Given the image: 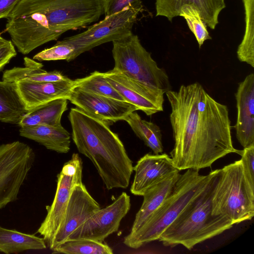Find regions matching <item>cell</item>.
Wrapping results in <instances>:
<instances>
[{
    "label": "cell",
    "mask_w": 254,
    "mask_h": 254,
    "mask_svg": "<svg viewBox=\"0 0 254 254\" xmlns=\"http://www.w3.org/2000/svg\"><path fill=\"white\" fill-rule=\"evenodd\" d=\"M171 108L174 145L170 152L178 170L211 167L228 154L241 155L233 145L227 106L214 100L198 82L182 85L165 93Z\"/></svg>",
    "instance_id": "cell-1"
},
{
    "label": "cell",
    "mask_w": 254,
    "mask_h": 254,
    "mask_svg": "<svg viewBox=\"0 0 254 254\" xmlns=\"http://www.w3.org/2000/svg\"><path fill=\"white\" fill-rule=\"evenodd\" d=\"M103 14L102 0H19L5 31L23 55L69 30L86 27Z\"/></svg>",
    "instance_id": "cell-2"
},
{
    "label": "cell",
    "mask_w": 254,
    "mask_h": 254,
    "mask_svg": "<svg viewBox=\"0 0 254 254\" xmlns=\"http://www.w3.org/2000/svg\"><path fill=\"white\" fill-rule=\"evenodd\" d=\"M68 118L78 152L90 160L106 188H127L133 166L118 135L108 124L76 107L70 109Z\"/></svg>",
    "instance_id": "cell-3"
},
{
    "label": "cell",
    "mask_w": 254,
    "mask_h": 254,
    "mask_svg": "<svg viewBox=\"0 0 254 254\" xmlns=\"http://www.w3.org/2000/svg\"><path fill=\"white\" fill-rule=\"evenodd\" d=\"M203 191L194 198L162 233L158 240L166 247L182 245L188 250L231 228L226 216L212 213V196L218 169Z\"/></svg>",
    "instance_id": "cell-4"
},
{
    "label": "cell",
    "mask_w": 254,
    "mask_h": 254,
    "mask_svg": "<svg viewBox=\"0 0 254 254\" xmlns=\"http://www.w3.org/2000/svg\"><path fill=\"white\" fill-rule=\"evenodd\" d=\"M213 172L202 175L197 170L187 169L181 174L172 192L160 206L138 229L125 237V245L136 249L158 240L187 205L203 191Z\"/></svg>",
    "instance_id": "cell-5"
},
{
    "label": "cell",
    "mask_w": 254,
    "mask_h": 254,
    "mask_svg": "<svg viewBox=\"0 0 254 254\" xmlns=\"http://www.w3.org/2000/svg\"><path fill=\"white\" fill-rule=\"evenodd\" d=\"M212 213L228 217L234 224L254 216V187L246 178L240 160L218 169L212 196Z\"/></svg>",
    "instance_id": "cell-6"
},
{
    "label": "cell",
    "mask_w": 254,
    "mask_h": 254,
    "mask_svg": "<svg viewBox=\"0 0 254 254\" xmlns=\"http://www.w3.org/2000/svg\"><path fill=\"white\" fill-rule=\"evenodd\" d=\"M112 42L114 69L135 80L159 88L165 93L171 90L167 73L158 66L136 35L132 33Z\"/></svg>",
    "instance_id": "cell-7"
},
{
    "label": "cell",
    "mask_w": 254,
    "mask_h": 254,
    "mask_svg": "<svg viewBox=\"0 0 254 254\" xmlns=\"http://www.w3.org/2000/svg\"><path fill=\"white\" fill-rule=\"evenodd\" d=\"M142 7L141 1L139 0L120 12L105 17L84 32L64 38L62 42L70 44L75 49L68 62L96 46L132 33L133 26Z\"/></svg>",
    "instance_id": "cell-8"
},
{
    "label": "cell",
    "mask_w": 254,
    "mask_h": 254,
    "mask_svg": "<svg viewBox=\"0 0 254 254\" xmlns=\"http://www.w3.org/2000/svg\"><path fill=\"white\" fill-rule=\"evenodd\" d=\"M35 157L33 149L19 141L0 145V209L17 199Z\"/></svg>",
    "instance_id": "cell-9"
},
{
    "label": "cell",
    "mask_w": 254,
    "mask_h": 254,
    "mask_svg": "<svg viewBox=\"0 0 254 254\" xmlns=\"http://www.w3.org/2000/svg\"><path fill=\"white\" fill-rule=\"evenodd\" d=\"M82 161L77 153H73L57 175V185L54 200L46 206L45 219L38 229L47 242L51 243L63 219L71 194L75 186L82 183Z\"/></svg>",
    "instance_id": "cell-10"
},
{
    "label": "cell",
    "mask_w": 254,
    "mask_h": 254,
    "mask_svg": "<svg viewBox=\"0 0 254 254\" xmlns=\"http://www.w3.org/2000/svg\"><path fill=\"white\" fill-rule=\"evenodd\" d=\"M130 206V196L123 192L111 204L95 212L67 240L90 239L103 242L118 230Z\"/></svg>",
    "instance_id": "cell-11"
},
{
    "label": "cell",
    "mask_w": 254,
    "mask_h": 254,
    "mask_svg": "<svg viewBox=\"0 0 254 254\" xmlns=\"http://www.w3.org/2000/svg\"><path fill=\"white\" fill-rule=\"evenodd\" d=\"M103 77L123 96L147 116L163 111L165 92L131 79L114 69L102 72Z\"/></svg>",
    "instance_id": "cell-12"
},
{
    "label": "cell",
    "mask_w": 254,
    "mask_h": 254,
    "mask_svg": "<svg viewBox=\"0 0 254 254\" xmlns=\"http://www.w3.org/2000/svg\"><path fill=\"white\" fill-rule=\"evenodd\" d=\"M67 100L84 113L109 125L124 121L129 114L138 110L127 101L91 93L78 87L72 89Z\"/></svg>",
    "instance_id": "cell-13"
},
{
    "label": "cell",
    "mask_w": 254,
    "mask_h": 254,
    "mask_svg": "<svg viewBox=\"0 0 254 254\" xmlns=\"http://www.w3.org/2000/svg\"><path fill=\"white\" fill-rule=\"evenodd\" d=\"M100 208L99 204L91 195L83 183L75 186L63 219L49 246L50 249L52 251L66 241L73 231Z\"/></svg>",
    "instance_id": "cell-14"
},
{
    "label": "cell",
    "mask_w": 254,
    "mask_h": 254,
    "mask_svg": "<svg viewBox=\"0 0 254 254\" xmlns=\"http://www.w3.org/2000/svg\"><path fill=\"white\" fill-rule=\"evenodd\" d=\"M177 170L168 154H146L133 167L135 175L130 192L142 196L148 189Z\"/></svg>",
    "instance_id": "cell-15"
},
{
    "label": "cell",
    "mask_w": 254,
    "mask_h": 254,
    "mask_svg": "<svg viewBox=\"0 0 254 254\" xmlns=\"http://www.w3.org/2000/svg\"><path fill=\"white\" fill-rule=\"evenodd\" d=\"M237 110L234 128L236 137L244 148L254 145V74L239 83L235 94Z\"/></svg>",
    "instance_id": "cell-16"
},
{
    "label": "cell",
    "mask_w": 254,
    "mask_h": 254,
    "mask_svg": "<svg viewBox=\"0 0 254 254\" xmlns=\"http://www.w3.org/2000/svg\"><path fill=\"white\" fill-rule=\"evenodd\" d=\"M15 83L18 95L27 111L59 98L68 99L75 87L74 80L70 78L57 82L19 81Z\"/></svg>",
    "instance_id": "cell-17"
},
{
    "label": "cell",
    "mask_w": 254,
    "mask_h": 254,
    "mask_svg": "<svg viewBox=\"0 0 254 254\" xmlns=\"http://www.w3.org/2000/svg\"><path fill=\"white\" fill-rule=\"evenodd\" d=\"M156 16H164L169 20L179 16L183 6L193 5L205 24L214 29L218 23V15L225 7L224 0H156Z\"/></svg>",
    "instance_id": "cell-18"
},
{
    "label": "cell",
    "mask_w": 254,
    "mask_h": 254,
    "mask_svg": "<svg viewBox=\"0 0 254 254\" xmlns=\"http://www.w3.org/2000/svg\"><path fill=\"white\" fill-rule=\"evenodd\" d=\"M180 171H175L144 192L142 205L136 214L130 232L138 229L168 197L181 175Z\"/></svg>",
    "instance_id": "cell-19"
},
{
    "label": "cell",
    "mask_w": 254,
    "mask_h": 254,
    "mask_svg": "<svg viewBox=\"0 0 254 254\" xmlns=\"http://www.w3.org/2000/svg\"><path fill=\"white\" fill-rule=\"evenodd\" d=\"M20 136L34 140L47 149L59 153H67L70 148V134L62 125L20 127Z\"/></svg>",
    "instance_id": "cell-20"
},
{
    "label": "cell",
    "mask_w": 254,
    "mask_h": 254,
    "mask_svg": "<svg viewBox=\"0 0 254 254\" xmlns=\"http://www.w3.org/2000/svg\"><path fill=\"white\" fill-rule=\"evenodd\" d=\"M67 99L59 98L28 110L21 118L20 127L39 125L59 126L64 113L67 109Z\"/></svg>",
    "instance_id": "cell-21"
},
{
    "label": "cell",
    "mask_w": 254,
    "mask_h": 254,
    "mask_svg": "<svg viewBox=\"0 0 254 254\" xmlns=\"http://www.w3.org/2000/svg\"><path fill=\"white\" fill-rule=\"evenodd\" d=\"M24 61L25 67H14L5 70L2 74V80L15 83L19 81L57 82L69 79L59 71L43 69V64L34 59L25 57Z\"/></svg>",
    "instance_id": "cell-22"
},
{
    "label": "cell",
    "mask_w": 254,
    "mask_h": 254,
    "mask_svg": "<svg viewBox=\"0 0 254 254\" xmlns=\"http://www.w3.org/2000/svg\"><path fill=\"white\" fill-rule=\"evenodd\" d=\"M43 238L0 226V252L6 254H18L29 250L46 248Z\"/></svg>",
    "instance_id": "cell-23"
},
{
    "label": "cell",
    "mask_w": 254,
    "mask_h": 254,
    "mask_svg": "<svg viewBox=\"0 0 254 254\" xmlns=\"http://www.w3.org/2000/svg\"><path fill=\"white\" fill-rule=\"evenodd\" d=\"M27 111L18 95L16 83L0 81V122L18 125Z\"/></svg>",
    "instance_id": "cell-24"
},
{
    "label": "cell",
    "mask_w": 254,
    "mask_h": 254,
    "mask_svg": "<svg viewBox=\"0 0 254 254\" xmlns=\"http://www.w3.org/2000/svg\"><path fill=\"white\" fill-rule=\"evenodd\" d=\"M130 126L135 135L150 148L154 154L162 153L163 146L161 129L156 124L141 118L136 112L129 114L124 120Z\"/></svg>",
    "instance_id": "cell-25"
},
{
    "label": "cell",
    "mask_w": 254,
    "mask_h": 254,
    "mask_svg": "<svg viewBox=\"0 0 254 254\" xmlns=\"http://www.w3.org/2000/svg\"><path fill=\"white\" fill-rule=\"evenodd\" d=\"M243 1L246 28L244 38L237 50V57L240 61L254 67V0Z\"/></svg>",
    "instance_id": "cell-26"
},
{
    "label": "cell",
    "mask_w": 254,
    "mask_h": 254,
    "mask_svg": "<svg viewBox=\"0 0 254 254\" xmlns=\"http://www.w3.org/2000/svg\"><path fill=\"white\" fill-rule=\"evenodd\" d=\"M54 253L65 254H112L107 244L90 239L67 240L54 248Z\"/></svg>",
    "instance_id": "cell-27"
},
{
    "label": "cell",
    "mask_w": 254,
    "mask_h": 254,
    "mask_svg": "<svg viewBox=\"0 0 254 254\" xmlns=\"http://www.w3.org/2000/svg\"><path fill=\"white\" fill-rule=\"evenodd\" d=\"M75 87L87 92L125 101L123 96L103 77L102 72L95 71L84 77L74 80Z\"/></svg>",
    "instance_id": "cell-28"
},
{
    "label": "cell",
    "mask_w": 254,
    "mask_h": 254,
    "mask_svg": "<svg viewBox=\"0 0 254 254\" xmlns=\"http://www.w3.org/2000/svg\"><path fill=\"white\" fill-rule=\"evenodd\" d=\"M179 16L186 19L190 29L196 39L199 48L205 40L211 39L207 31L206 24L202 20L198 10L193 5L186 4L183 6Z\"/></svg>",
    "instance_id": "cell-29"
},
{
    "label": "cell",
    "mask_w": 254,
    "mask_h": 254,
    "mask_svg": "<svg viewBox=\"0 0 254 254\" xmlns=\"http://www.w3.org/2000/svg\"><path fill=\"white\" fill-rule=\"evenodd\" d=\"M74 51L72 45L59 41L53 47L36 54L33 59L38 61L66 60L68 62Z\"/></svg>",
    "instance_id": "cell-30"
},
{
    "label": "cell",
    "mask_w": 254,
    "mask_h": 254,
    "mask_svg": "<svg viewBox=\"0 0 254 254\" xmlns=\"http://www.w3.org/2000/svg\"><path fill=\"white\" fill-rule=\"evenodd\" d=\"M241 156L245 175L251 186L254 187V145L244 148Z\"/></svg>",
    "instance_id": "cell-31"
},
{
    "label": "cell",
    "mask_w": 254,
    "mask_h": 254,
    "mask_svg": "<svg viewBox=\"0 0 254 254\" xmlns=\"http://www.w3.org/2000/svg\"><path fill=\"white\" fill-rule=\"evenodd\" d=\"M139 0H102L105 17L121 11Z\"/></svg>",
    "instance_id": "cell-32"
},
{
    "label": "cell",
    "mask_w": 254,
    "mask_h": 254,
    "mask_svg": "<svg viewBox=\"0 0 254 254\" xmlns=\"http://www.w3.org/2000/svg\"><path fill=\"white\" fill-rule=\"evenodd\" d=\"M17 55L14 46L10 40L0 46V71Z\"/></svg>",
    "instance_id": "cell-33"
},
{
    "label": "cell",
    "mask_w": 254,
    "mask_h": 254,
    "mask_svg": "<svg viewBox=\"0 0 254 254\" xmlns=\"http://www.w3.org/2000/svg\"><path fill=\"white\" fill-rule=\"evenodd\" d=\"M19 0H0V19L6 18Z\"/></svg>",
    "instance_id": "cell-34"
},
{
    "label": "cell",
    "mask_w": 254,
    "mask_h": 254,
    "mask_svg": "<svg viewBox=\"0 0 254 254\" xmlns=\"http://www.w3.org/2000/svg\"><path fill=\"white\" fill-rule=\"evenodd\" d=\"M7 41L0 36V46L5 43Z\"/></svg>",
    "instance_id": "cell-35"
}]
</instances>
